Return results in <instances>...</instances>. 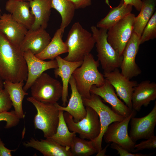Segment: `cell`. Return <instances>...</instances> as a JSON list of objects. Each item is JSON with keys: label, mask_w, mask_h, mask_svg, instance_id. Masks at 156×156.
Masks as SVG:
<instances>
[{"label": "cell", "mask_w": 156, "mask_h": 156, "mask_svg": "<svg viewBox=\"0 0 156 156\" xmlns=\"http://www.w3.org/2000/svg\"><path fill=\"white\" fill-rule=\"evenodd\" d=\"M56 60L58 67L55 69L54 74L56 77H60L62 81V93L61 97L62 105L66 106L68 102V85L70 79L74 70L81 66L83 61L71 62L66 60L60 56H57Z\"/></svg>", "instance_id": "21"}, {"label": "cell", "mask_w": 156, "mask_h": 156, "mask_svg": "<svg viewBox=\"0 0 156 156\" xmlns=\"http://www.w3.org/2000/svg\"><path fill=\"white\" fill-rule=\"evenodd\" d=\"M51 40V37L45 29H30L28 30L19 47L23 52L29 50L36 55L44 49Z\"/></svg>", "instance_id": "16"}, {"label": "cell", "mask_w": 156, "mask_h": 156, "mask_svg": "<svg viewBox=\"0 0 156 156\" xmlns=\"http://www.w3.org/2000/svg\"><path fill=\"white\" fill-rule=\"evenodd\" d=\"M12 106V102L6 91L0 88V112L9 111Z\"/></svg>", "instance_id": "34"}, {"label": "cell", "mask_w": 156, "mask_h": 156, "mask_svg": "<svg viewBox=\"0 0 156 156\" xmlns=\"http://www.w3.org/2000/svg\"><path fill=\"white\" fill-rule=\"evenodd\" d=\"M15 0V1H26L30 2V1L32 0Z\"/></svg>", "instance_id": "40"}, {"label": "cell", "mask_w": 156, "mask_h": 156, "mask_svg": "<svg viewBox=\"0 0 156 156\" xmlns=\"http://www.w3.org/2000/svg\"><path fill=\"white\" fill-rule=\"evenodd\" d=\"M23 55L28 70L27 78L23 89L27 92L42 73L47 70L57 68L58 65L55 59L44 61L38 58L29 50L23 52Z\"/></svg>", "instance_id": "14"}, {"label": "cell", "mask_w": 156, "mask_h": 156, "mask_svg": "<svg viewBox=\"0 0 156 156\" xmlns=\"http://www.w3.org/2000/svg\"><path fill=\"white\" fill-rule=\"evenodd\" d=\"M142 5L138 15L135 17L133 32L140 38L143 31L154 14L156 0H142Z\"/></svg>", "instance_id": "27"}, {"label": "cell", "mask_w": 156, "mask_h": 156, "mask_svg": "<svg viewBox=\"0 0 156 156\" xmlns=\"http://www.w3.org/2000/svg\"><path fill=\"white\" fill-rule=\"evenodd\" d=\"M74 4L75 9L84 8L91 4V0H69Z\"/></svg>", "instance_id": "36"}, {"label": "cell", "mask_w": 156, "mask_h": 156, "mask_svg": "<svg viewBox=\"0 0 156 156\" xmlns=\"http://www.w3.org/2000/svg\"><path fill=\"white\" fill-rule=\"evenodd\" d=\"M95 41L98 60L100 63L104 72H109L120 68L123 59L107 40V30L98 29L95 26L91 27Z\"/></svg>", "instance_id": "4"}, {"label": "cell", "mask_w": 156, "mask_h": 156, "mask_svg": "<svg viewBox=\"0 0 156 156\" xmlns=\"http://www.w3.org/2000/svg\"><path fill=\"white\" fill-rule=\"evenodd\" d=\"M27 100L35 107L37 113L34 119L35 129L42 130L46 138L52 136L56 132L59 121V110L55 103L41 102L29 97Z\"/></svg>", "instance_id": "5"}, {"label": "cell", "mask_w": 156, "mask_h": 156, "mask_svg": "<svg viewBox=\"0 0 156 156\" xmlns=\"http://www.w3.org/2000/svg\"><path fill=\"white\" fill-rule=\"evenodd\" d=\"M156 38V12H154L143 31L140 38V44Z\"/></svg>", "instance_id": "31"}, {"label": "cell", "mask_w": 156, "mask_h": 156, "mask_svg": "<svg viewBox=\"0 0 156 156\" xmlns=\"http://www.w3.org/2000/svg\"><path fill=\"white\" fill-rule=\"evenodd\" d=\"M20 120V119L14 110L0 112V121L6 122V124L4 127L5 129H9L16 126L19 123Z\"/></svg>", "instance_id": "32"}, {"label": "cell", "mask_w": 156, "mask_h": 156, "mask_svg": "<svg viewBox=\"0 0 156 156\" xmlns=\"http://www.w3.org/2000/svg\"><path fill=\"white\" fill-rule=\"evenodd\" d=\"M110 147L116 150L120 156H149L153 154V153L149 154H143L141 153H133L130 152L118 144L112 142Z\"/></svg>", "instance_id": "35"}, {"label": "cell", "mask_w": 156, "mask_h": 156, "mask_svg": "<svg viewBox=\"0 0 156 156\" xmlns=\"http://www.w3.org/2000/svg\"><path fill=\"white\" fill-rule=\"evenodd\" d=\"M30 88L31 96L45 103H56L62 95V84L44 72L34 81Z\"/></svg>", "instance_id": "8"}, {"label": "cell", "mask_w": 156, "mask_h": 156, "mask_svg": "<svg viewBox=\"0 0 156 156\" xmlns=\"http://www.w3.org/2000/svg\"><path fill=\"white\" fill-rule=\"evenodd\" d=\"M73 156H90L98 152L92 140H86L76 136L70 148Z\"/></svg>", "instance_id": "30"}, {"label": "cell", "mask_w": 156, "mask_h": 156, "mask_svg": "<svg viewBox=\"0 0 156 156\" xmlns=\"http://www.w3.org/2000/svg\"><path fill=\"white\" fill-rule=\"evenodd\" d=\"M133 6L126 4L123 0L120 1L116 7L111 8L107 15L98 22L97 27L107 30L125 16L131 13Z\"/></svg>", "instance_id": "26"}, {"label": "cell", "mask_w": 156, "mask_h": 156, "mask_svg": "<svg viewBox=\"0 0 156 156\" xmlns=\"http://www.w3.org/2000/svg\"><path fill=\"white\" fill-rule=\"evenodd\" d=\"M90 92L99 96L105 102L111 105L112 109L114 112L125 118L129 116L132 112V109H130L118 98L114 88L105 79L104 83L101 86L93 85Z\"/></svg>", "instance_id": "15"}, {"label": "cell", "mask_w": 156, "mask_h": 156, "mask_svg": "<svg viewBox=\"0 0 156 156\" xmlns=\"http://www.w3.org/2000/svg\"><path fill=\"white\" fill-rule=\"evenodd\" d=\"M140 38L135 33L133 32L122 54L123 59L120 67L121 72L130 79L138 76L142 72L135 61L140 44Z\"/></svg>", "instance_id": "13"}, {"label": "cell", "mask_w": 156, "mask_h": 156, "mask_svg": "<svg viewBox=\"0 0 156 156\" xmlns=\"http://www.w3.org/2000/svg\"><path fill=\"white\" fill-rule=\"evenodd\" d=\"M109 145V143L107 144L104 149H102L99 152H98L96 156H106L105 153L106 152L107 149Z\"/></svg>", "instance_id": "39"}, {"label": "cell", "mask_w": 156, "mask_h": 156, "mask_svg": "<svg viewBox=\"0 0 156 156\" xmlns=\"http://www.w3.org/2000/svg\"><path fill=\"white\" fill-rule=\"evenodd\" d=\"M69 84L70 86L71 92L67 105L61 106L57 103L55 104L59 110L66 112L72 115L74 121L77 122L85 116L86 111L83 103L82 97L77 90L72 75Z\"/></svg>", "instance_id": "20"}, {"label": "cell", "mask_w": 156, "mask_h": 156, "mask_svg": "<svg viewBox=\"0 0 156 156\" xmlns=\"http://www.w3.org/2000/svg\"><path fill=\"white\" fill-rule=\"evenodd\" d=\"M27 75L23 52L0 31V78L14 83L26 81Z\"/></svg>", "instance_id": "1"}, {"label": "cell", "mask_w": 156, "mask_h": 156, "mask_svg": "<svg viewBox=\"0 0 156 156\" xmlns=\"http://www.w3.org/2000/svg\"><path fill=\"white\" fill-rule=\"evenodd\" d=\"M26 147L33 148L44 156H73L70 149L62 146L49 138L40 141L31 138L23 143Z\"/></svg>", "instance_id": "22"}, {"label": "cell", "mask_w": 156, "mask_h": 156, "mask_svg": "<svg viewBox=\"0 0 156 156\" xmlns=\"http://www.w3.org/2000/svg\"><path fill=\"white\" fill-rule=\"evenodd\" d=\"M126 4H129L134 7L136 10L140 11L141 8L142 2L141 0H123Z\"/></svg>", "instance_id": "38"}, {"label": "cell", "mask_w": 156, "mask_h": 156, "mask_svg": "<svg viewBox=\"0 0 156 156\" xmlns=\"http://www.w3.org/2000/svg\"><path fill=\"white\" fill-rule=\"evenodd\" d=\"M5 8L15 21L30 29L34 22V17L31 10L29 2L8 0Z\"/></svg>", "instance_id": "19"}, {"label": "cell", "mask_w": 156, "mask_h": 156, "mask_svg": "<svg viewBox=\"0 0 156 156\" xmlns=\"http://www.w3.org/2000/svg\"><path fill=\"white\" fill-rule=\"evenodd\" d=\"M156 148V136L154 135L146 140L135 144L132 153H135L145 149H154Z\"/></svg>", "instance_id": "33"}, {"label": "cell", "mask_w": 156, "mask_h": 156, "mask_svg": "<svg viewBox=\"0 0 156 156\" xmlns=\"http://www.w3.org/2000/svg\"><path fill=\"white\" fill-rule=\"evenodd\" d=\"M85 116L76 122L73 116L66 112H64V117L69 130L79 134L80 138L93 140L100 134L101 125L99 116L92 108L85 106Z\"/></svg>", "instance_id": "6"}, {"label": "cell", "mask_w": 156, "mask_h": 156, "mask_svg": "<svg viewBox=\"0 0 156 156\" xmlns=\"http://www.w3.org/2000/svg\"><path fill=\"white\" fill-rule=\"evenodd\" d=\"M99 65V61L95 60L90 53L85 57L81 66L73 72L72 75L82 98H90V90L93 85L100 86L104 83L105 79L98 70Z\"/></svg>", "instance_id": "2"}, {"label": "cell", "mask_w": 156, "mask_h": 156, "mask_svg": "<svg viewBox=\"0 0 156 156\" xmlns=\"http://www.w3.org/2000/svg\"><path fill=\"white\" fill-rule=\"evenodd\" d=\"M68 54L64 60L71 62L83 61L90 53L95 44L92 34L83 28L79 22L72 26L65 42Z\"/></svg>", "instance_id": "3"}, {"label": "cell", "mask_w": 156, "mask_h": 156, "mask_svg": "<svg viewBox=\"0 0 156 156\" xmlns=\"http://www.w3.org/2000/svg\"><path fill=\"white\" fill-rule=\"evenodd\" d=\"M0 12H1V10H0Z\"/></svg>", "instance_id": "41"}, {"label": "cell", "mask_w": 156, "mask_h": 156, "mask_svg": "<svg viewBox=\"0 0 156 156\" xmlns=\"http://www.w3.org/2000/svg\"><path fill=\"white\" fill-rule=\"evenodd\" d=\"M63 33L60 28L57 29L47 45L41 53L36 55V56L43 60H54L60 55L68 53L67 47L62 40Z\"/></svg>", "instance_id": "25"}, {"label": "cell", "mask_w": 156, "mask_h": 156, "mask_svg": "<svg viewBox=\"0 0 156 156\" xmlns=\"http://www.w3.org/2000/svg\"><path fill=\"white\" fill-rule=\"evenodd\" d=\"M82 99L84 105L92 108L99 116L101 125L100 132L99 136L92 140L99 152L102 149L103 135L109 125L114 122L122 121L125 118L114 112L105 104L101 98L97 95L91 93L90 98H82Z\"/></svg>", "instance_id": "7"}, {"label": "cell", "mask_w": 156, "mask_h": 156, "mask_svg": "<svg viewBox=\"0 0 156 156\" xmlns=\"http://www.w3.org/2000/svg\"><path fill=\"white\" fill-rule=\"evenodd\" d=\"M51 6L61 16L62 22L60 28L64 33L65 28L73 18L76 9L75 6L69 0H52Z\"/></svg>", "instance_id": "29"}, {"label": "cell", "mask_w": 156, "mask_h": 156, "mask_svg": "<svg viewBox=\"0 0 156 156\" xmlns=\"http://www.w3.org/2000/svg\"><path fill=\"white\" fill-rule=\"evenodd\" d=\"M64 112L63 110H59V121L56 132L49 138L62 146L70 149L73 139L76 136V133L69 130L64 117Z\"/></svg>", "instance_id": "28"}, {"label": "cell", "mask_w": 156, "mask_h": 156, "mask_svg": "<svg viewBox=\"0 0 156 156\" xmlns=\"http://www.w3.org/2000/svg\"><path fill=\"white\" fill-rule=\"evenodd\" d=\"M156 99V83L146 80L134 88L131 98L132 109L139 112L142 106L147 107Z\"/></svg>", "instance_id": "18"}, {"label": "cell", "mask_w": 156, "mask_h": 156, "mask_svg": "<svg viewBox=\"0 0 156 156\" xmlns=\"http://www.w3.org/2000/svg\"><path fill=\"white\" fill-rule=\"evenodd\" d=\"M135 17L134 14L130 13L107 31L108 42L120 55H122L124 50L133 33Z\"/></svg>", "instance_id": "9"}, {"label": "cell", "mask_w": 156, "mask_h": 156, "mask_svg": "<svg viewBox=\"0 0 156 156\" xmlns=\"http://www.w3.org/2000/svg\"><path fill=\"white\" fill-rule=\"evenodd\" d=\"M136 111L132 109L131 114L123 120L114 122L107 128L103 136L107 143L113 142L132 153L135 143L131 139L128 133V126L131 118L135 116Z\"/></svg>", "instance_id": "10"}, {"label": "cell", "mask_w": 156, "mask_h": 156, "mask_svg": "<svg viewBox=\"0 0 156 156\" xmlns=\"http://www.w3.org/2000/svg\"><path fill=\"white\" fill-rule=\"evenodd\" d=\"M24 82L14 83L5 80L3 82V87L8 92L14 108V111L20 119H23L25 117L22 103L25 96L28 94L23 89Z\"/></svg>", "instance_id": "24"}, {"label": "cell", "mask_w": 156, "mask_h": 156, "mask_svg": "<svg viewBox=\"0 0 156 156\" xmlns=\"http://www.w3.org/2000/svg\"><path fill=\"white\" fill-rule=\"evenodd\" d=\"M16 150L9 149L6 147L0 137V156H12V152L15 151Z\"/></svg>", "instance_id": "37"}, {"label": "cell", "mask_w": 156, "mask_h": 156, "mask_svg": "<svg viewBox=\"0 0 156 156\" xmlns=\"http://www.w3.org/2000/svg\"><path fill=\"white\" fill-rule=\"evenodd\" d=\"M28 30L26 27L14 20L10 14L1 15L0 31L14 45L19 47Z\"/></svg>", "instance_id": "17"}, {"label": "cell", "mask_w": 156, "mask_h": 156, "mask_svg": "<svg viewBox=\"0 0 156 156\" xmlns=\"http://www.w3.org/2000/svg\"><path fill=\"white\" fill-rule=\"evenodd\" d=\"M103 76L114 88L117 95L132 110V96L134 88L138 84L137 82L130 80L118 68L109 72H104Z\"/></svg>", "instance_id": "12"}, {"label": "cell", "mask_w": 156, "mask_h": 156, "mask_svg": "<svg viewBox=\"0 0 156 156\" xmlns=\"http://www.w3.org/2000/svg\"><path fill=\"white\" fill-rule=\"evenodd\" d=\"M131 129L129 135L135 143L140 139H148L155 135L154 130L156 125V102L150 112L141 118L135 116L130 120Z\"/></svg>", "instance_id": "11"}, {"label": "cell", "mask_w": 156, "mask_h": 156, "mask_svg": "<svg viewBox=\"0 0 156 156\" xmlns=\"http://www.w3.org/2000/svg\"><path fill=\"white\" fill-rule=\"evenodd\" d=\"M31 10L34 17V22L31 29H46L51 13L52 0H32L29 2Z\"/></svg>", "instance_id": "23"}]
</instances>
